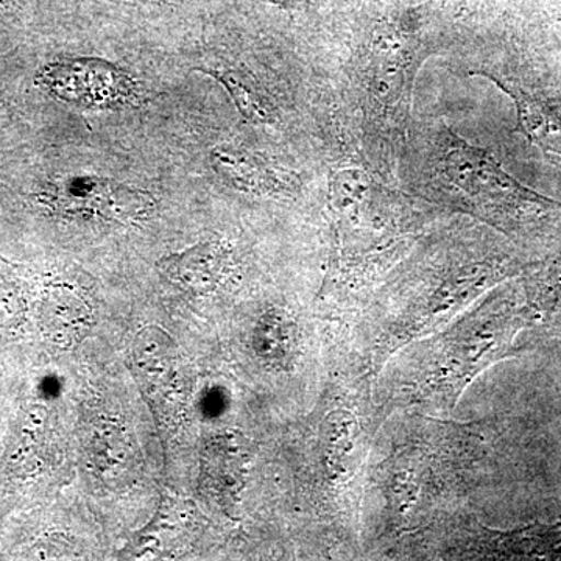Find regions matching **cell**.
<instances>
[{
    "label": "cell",
    "instance_id": "4fadbf2b",
    "mask_svg": "<svg viewBox=\"0 0 561 561\" xmlns=\"http://www.w3.org/2000/svg\"><path fill=\"white\" fill-rule=\"evenodd\" d=\"M516 287L530 319L561 328V254L526 262Z\"/></svg>",
    "mask_w": 561,
    "mask_h": 561
},
{
    "label": "cell",
    "instance_id": "30bf717a",
    "mask_svg": "<svg viewBox=\"0 0 561 561\" xmlns=\"http://www.w3.org/2000/svg\"><path fill=\"white\" fill-rule=\"evenodd\" d=\"M158 265L181 289L206 295L219 289L230 273L231 251L221 242H203L162 257Z\"/></svg>",
    "mask_w": 561,
    "mask_h": 561
},
{
    "label": "cell",
    "instance_id": "9c48e42d",
    "mask_svg": "<svg viewBox=\"0 0 561 561\" xmlns=\"http://www.w3.org/2000/svg\"><path fill=\"white\" fill-rule=\"evenodd\" d=\"M210 168L232 190L254 197H290L300 190V175L280 168L256 151L243 147H214L209 153Z\"/></svg>",
    "mask_w": 561,
    "mask_h": 561
},
{
    "label": "cell",
    "instance_id": "5b68a950",
    "mask_svg": "<svg viewBox=\"0 0 561 561\" xmlns=\"http://www.w3.org/2000/svg\"><path fill=\"white\" fill-rule=\"evenodd\" d=\"M530 320L516 289L489 298L451 332L437 339L438 345L431 350L434 357L420 373L413 398L454 404L479 371L512 350L516 334Z\"/></svg>",
    "mask_w": 561,
    "mask_h": 561
},
{
    "label": "cell",
    "instance_id": "52a82bcc",
    "mask_svg": "<svg viewBox=\"0 0 561 561\" xmlns=\"http://www.w3.org/2000/svg\"><path fill=\"white\" fill-rule=\"evenodd\" d=\"M50 195L69 213L117 224H135L149 216L154 206L147 192L95 175L62 176L55 181Z\"/></svg>",
    "mask_w": 561,
    "mask_h": 561
},
{
    "label": "cell",
    "instance_id": "ba28073f",
    "mask_svg": "<svg viewBox=\"0 0 561 561\" xmlns=\"http://www.w3.org/2000/svg\"><path fill=\"white\" fill-rule=\"evenodd\" d=\"M133 367L144 394L161 413H175L184 400V376L180 354L168 332L146 328L136 335Z\"/></svg>",
    "mask_w": 561,
    "mask_h": 561
},
{
    "label": "cell",
    "instance_id": "3957f363",
    "mask_svg": "<svg viewBox=\"0 0 561 561\" xmlns=\"http://www.w3.org/2000/svg\"><path fill=\"white\" fill-rule=\"evenodd\" d=\"M416 28L376 22L348 50L346 105L362 158L387 181L398 175L412 127L413 90L424 61L434 55Z\"/></svg>",
    "mask_w": 561,
    "mask_h": 561
},
{
    "label": "cell",
    "instance_id": "7a4b0ae2",
    "mask_svg": "<svg viewBox=\"0 0 561 561\" xmlns=\"http://www.w3.org/2000/svg\"><path fill=\"white\" fill-rule=\"evenodd\" d=\"M362 161L341 162L328 175L332 239L327 286L356 287L381 275L442 213L391 186Z\"/></svg>",
    "mask_w": 561,
    "mask_h": 561
},
{
    "label": "cell",
    "instance_id": "9a60e30c",
    "mask_svg": "<svg viewBox=\"0 0 561 561\" xmlns=\"http://www.w3.org/2000/svg\"><path fill=\"white\" fill-rule=\"evenodd\" d=\"M272 2L284 3V2H287V0H272Z\"/></svg>",
    "mask_w": 561,
    "mask_h": 561
},
{
    "label": "cell",
    "instance_id": "5bb4252c",
    "mask_svg": "<svg viewBox=\"0 0 561 561\" xmlns=\"http://www.w3.org/2000/svg\"><path fill=\"white\" fill-rule=\"evenodd\" d=\"M194 70L217 81L249 124L257 127H273L278 124V105L253 73L230 68H195Z\"/></svg>",
    "mask_w": 561,
    "mask_h": 561
},
{
    "label": "cell",
    "instance_id": "6da1fadb",
    "mask_svg": "<svg viewBox=\"0 0 561 561\" xmlns=\"http://www.w3.org/2000/svg\"><path fill=\"white\" fill-rule=\"evenodd\" d=\"M421 201L470 214L513 243L561 242V202L516 179L493 150L472 144L438 119L411 127L400 165Z\"/></svg>",
    "mask_w": 561,
    "mask_h": 561
},
{
    "label": "cell",
    "instance_id": "8fae6325",
    "mask_svg": "<svg viewBox=\"0 0 561 561\" xmlns=\"http://www.w3.org/2000/svg\"><path fill=\"white\" fill-rule=\"evenodd\" d=\"M201 529V512L194 502L164 496L154 518L131 541L127 553L133 557L172 553L186 545Z\"/></svg>",
    "mask_w": 561,
    "mask_h": 561
},
{
    "label": "cell",
    "instance_id": "8992f818",
    "mask_svg": "<svg viewBox=\"0 0 561 561\" xmlns=\"http://www.w3.org/2000/svg\"><path fill=\"white\" fill-rule=\"evenodd\" d=\"M38 83L58 101L84 108H117L138 98L135 80L101 58L51 62L41 70Z\"/></svg>",
    "mask_w": 561,
    "mask_h": 561
},
{
    "label": "cell",
    "instance_id": "7c38bea8",
    "mask_svg": "<svg viewBox=\"0 0 561 561\" xmlns=\"http://www.w3.org/2000/svg\"><path fill=\"white\" fill-rule=\"evenodd\" d=\"M478 552L496 559L561 560V524H531L522 529H482Z\"/></svg>",
    "mask_w": 561,
    "mask_h": 561
},
{
    "label": "cell",
    "instance_id": "277c9868",
    "mask_svg": "<svg viewBox=\"0 0 561 561\" xmlns=\"http://www.w3.org/2000/svg\"><path fill=\"white\" fill-rule=\"evenodd\" d=\"M470 76L483 77L513 102L523 135L561 161V50L527 36H508L479 50Z\"/></svg>",
    "mask_w": 561,
    "mask_h": 561
}]
</instances>
